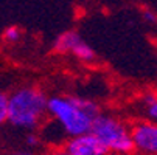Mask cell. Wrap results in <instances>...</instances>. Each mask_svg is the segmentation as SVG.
Returning a JSON list of instances; mask_svg holds the SVG:
<instances>
[{
  "label": "cell",
  "mask_w": 157,
  "mask_h": 155,
  "mask_svg": "<svg viewBox=\"0 0 157 155\" xmlns=\"http://www.w3.org/2000/svg\"><path fill=\"white\" fill-rule=\"evenodd\" d=\"M143 17H145V20H146V22H149V24L155 22V16H154L152 13H149V11H145V13H143Z\"/></svg>",
  "instance_id": "cell-12"
},
{
  "label": "cell",
  "mask_w": 157,
  "mask_h": 155,
  "mask_svg": "<svg viewBox=\"0 0 157 155\" xmlns=\"http://www.w3.org/2000/svg\"><path fill=\"white\" fill-rule=\"evenodd\" d=\"M27 144L31 146V147H36V146L39 144V138H37L36 135H28V137H27Z\"/></svg>",
  "instance_id": "cell-11"
},
{
  "label": "cell",
  "mask_w": 157,
  "mask_h": 155,
  "mask_svg": "<svg viewBox=\"0 0 157 155\" xmlns=\"http://www.w3.org/2000/svg\"><path fill=\"white\" fill-rule=\"evenodd\" d=\"M79 40L81 37L76 31H65L55 40L53 50L56 53H72V50L75 48V45Z\"/></svg>",
  "instance_id": "cell-6"
},
{
  "label": "cell",
  "mask_w": 157,
  "mask_h": 155,
  "mask_svg": "<svg viewBox=\"0 0 157 155\" xmlns=\"http://www.w3.org/2000/svg\"><path fill=\"white\" fill-rule=\"evenodd\" d=\"M64 152L69 155H104L110 150L95 134L87 132L82 135L70 137V140L64 144Z\"/></svg>",
  "instance_id": "cell-4"
},
{
  "label": "cell",
  "mask_w": 157,
  "mask_h": 155,
  "mask_svg": "<svg viewBox=\"0 0 157 155\" xmlns=\"http://www.w3.org/2000/svg\"><path fill=\"white\" fill-rule=\"evenodd\" d=\"M92 134H95L110 152L129 153L136 150L132 134L115 118L98 115L92 126Z\"/></svg>",
  "instance_id": "cell-3"
},
{
  "label": "cell",
  "mask_w": 157,
  "mask_h": 155,
  "mask_svg": "<svg viewBox=\"0 0 157 155\" xmlns=\"http://www.w3.org/2000/svg\"><path fill=\"white\" fill-rule=\"evenodd\" d=\"M72 54L76 56L78 59L84 61V62H92V61L95 59V51L89 47L82 39L75 45V48L72 50Z\"/></svg>",
  "instance_id": "cell-7"
},
{
  "label": "cell",
  "mask_w": 157,
  "mask_h": 155,
  "mask_svg": "<svg viewBox=\"0 0 157 155\" xmlns=\"http://www.w3.org/2000/svg\"><path fill=\"white\" fill-rule=\"evenodd\" d=\"M48 112V99L37 88H20L10 96L8 121L20 129H33Z\"/></svg>",
  "instance_id": "cell-2"
},
{
  "label": "cell",
  "mask_w": 157,
  "mask_h": 155,
  "mask_svg": "<svg viewBox=\"0 0 157 155\" xmlns=\"http://www.w3.org/2000/svg\"><path fill=\"white\" fill-rule=\"evenodd\" d=\"M48 113L58 120L69 137L92 132L100 109L95 102L76 96H55L48 99Z\"/></svg>",
  "instance_id": "cell-1"
},
{
  "label": "cell",
  "mask_w": 157,
  "mask_h": 155,
  "mask_svg": "<svg viewBox=\"0 0 157 155\" xmlns=\"http://www.w3.org/2000/svg\"><path fill=\"white\" fill-rule=\"evenodd\" d=\"M136 150L143 153H157V124L142 121L131 130Z\"/></svg>",
  "instance_id": "cell-5"
},
{
  "label": "cell",
  "mask_w": 157,
  "mask_h": 155,
  "mask_svg": "<svg viewBox=\"0 0 157 155\" xmlns=\"http://www.w3.org/2000/svg\"><path fill=\"white\" fill-rule=\"evenodd\" d=\"M148 115L152 118V120H157V98H148Z\"/></svg>",
  "instance_id": "cell-10"
},
{
  "label": "cell",
  "mask_w": 157,
  "mask_h": 155,
  "mask_svg": "<svg viewBox=\"0 0 157 155\" xmlns=\"http://www.w3.org/2000/svg\"><path fill=\"white\" fill-rule=\"evenodd\" d=\"M3 37H5V40H8V42H16V40L20 37V30H19L17 27H8V28L5 30V33H3Z\"/></svg>",
  "instance_id": "cell-9"
},
{
  "label": "cell",
  "mask_w": 157,
  "mask_h": 155,
  "mask_svg": "<svg viewBox=\"0 0 157 155\" xmlns=\"http://www.w3.org/2000/svg\"><path fill=\"white\" fill-rule=\"evenodd\" d=\"M8 113H10V98L0 93V124L8 121Z\"/></svg>",
  "instance_id": "cell-8"
}]
</instances>
